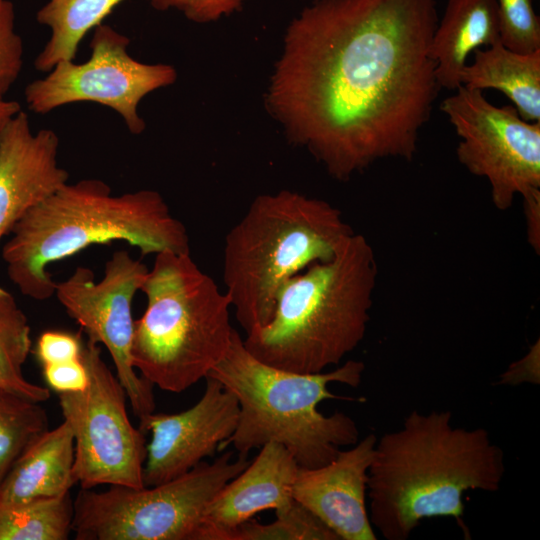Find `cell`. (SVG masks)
<instances>
[{"instance_id": "cell-1", "label": "cell", "mask_w": 540, "mask_h": 540, "mask_svg": "<svg viewBox=\"0 0 540 540\" xmlns=\"http://www.w3.org/2000/svg\"><path fill=\"white\" fill-rule=\"evenodd\" d=\"M438 20L437 0H314L286 29L267 109L336 180L411 161L441 89Z\"/></svg>"}, {"instance_id": "cell-2", "label": "cell", "mask_w": 540, "mask_h": 540, "mask_svg": "<svg viewBox=\"0 0 540 540\" xmlns=\"http://www.w3.org/2000/svg\"><path fill=\"white\" fill-rule=\"evenodd\" d=\"M503 450L484 428L452 425L450 411H411L377 440L368 472L369 519L387 540H406L421 520L452 517L461 527L468 490L496 492Z\"/></svg>"}, {"instance_id": "cell-3", "label": "cell", "mask_w": 540, "mask_h": 540, "mask_svg": "<svg viewBox=\"0 0 540 540\" xmlns=\"http://www.w3.org/2000/svg\"><path fill=\"white\" fill-rule=\"evenodd\" d=\"M2 248L9 279L25 296L49 299L48 266L89 246L124 241L142 255L190 253L184 224L151 189L113 195L100 179L66 183L27 212Z\"/></svg>"}, {"instance_id": "cell-4", "label": "cell", "mask_w": 540, "mask_h": 540, "mask_svg": "<svg viewBox=\"0 0 540 540\" xmlns=\"http://www.w3.org/2000/svg\"><path fill=\"white\" fill-rule=\"evenodd\" d=\"M378 266L362 234L353 233L327 261H317L288 279L273 314L246 334L245 348L258 360L299 373L338 366L363 340Z\"/></svg>"}, {"instance_id": "cell-5", "label": "cell", "mask_w": 540, "mask_h": 540, "mask_svg": "<svg viewBox=\"0 0 540 540\" xmlns=\"http://www.w3.org/2000/svg\"><path fill=\"white\" fill-rule=\"evenodd\" d=\"M365 365L347 360L328 372L299 373L268 365L254 357L235 330L225 357L208 376L232 392L239 404L237 426L219 450L230 445L246 456L263 445H283L302 468L332 461L341 447L353 446L359 430L348 415L326 416L318 405L341 399L328 386L337 382L358 387Z\"/></svg>"}, {"instance_id": "cell-6", "label": "cell", "mask_w": 540, "mask_h": 540, "mask_svg": "<svg viewBox=\"0 0 540 540\" xmlns=\"http://www.w3.org/2000/svg\"><path fill=\"white\" fill-rule=\"evenodd\" d=\"M353 233L325 200L290 190L257 196L227 233L223 250L225 293L246 334L270 320L288 279L330 260Z\"/></svg>"}, {"instance_id": "cell-7", "label": "cell", "mask_w": 540, "mask_h": 540, "mask_svg": "<svg viewBox=\"0 0 540 540\" xmlns=\"http://www.w3.org/2000/svg\"><path fill=\"white\" fill-rule=\"evenodd\" d=\"M140 291L147 304L134 321L133 366L152 386L181 393L228 352L235 331L230 299L190 253L156 254Z\"/></svg>"}, {"instance_id": "cell-8", "label": "cell", "mask_w": 540, "mask_h": 540, "mask_svg": "<svg viewBox=\"0 0 540 540\" xmlns=\"http://www.w3.org/2000/svg\"><path fill=\"white\" fill-rule=\"evenodd\" d=\"M227 451L170 481L142 488L82 489L73 501L77 540H196L218 492L250 463Z\"/></svg>"}, {"instance_id": "cell-9", "label": "cell", "mask_w": 540, "mask_h": 540, "mask_svg": "<svg viewBox=\"0 0 540 540\" xmlns=\"http://www.w3.org/2000/svg\"><path fill=\"white\" fill-rule=\"evenodd\" d=\"M82 360L86 389L58 394L59 405L74 437L73 474L82 489L99 485L144 487V432L132 425L126 392L102 357L99 344L87 340Z\"/></svg>"}, {"instance_id": "cell-10", "label": "cell", "mask_w": 540, "mask_h": 540, "mask_svg": "<svg viewBox=\"0 0 540 540\" xmlns=\"http://www.w3.org/2000/svg\"><path fill=\"white\" fill-rule=\"evenodd\" d=\"M455 91L440 109L460 138L457 158L488 180L494 207L506 211L516 196L540 189V122L523 120L513 105H493L481 90Z\"/></svg>"}, {"instance_id": "cell-11", "label": "cell", "mask_w": 540, "mask_h": 540, "mask_svg": "<svg viewBox=\"0 0 540 540\" xmlns=\"http://www.w3.org/2000/svg\"><path fill=\"white\" fill-rule=\"evenodd\" d=\"M130 40L109 25L94 28L91 54L84 63H57L47 76L29 83L24 91L29 109L38 114L77 102H95L111 108L132 134H141L145 122L138 105L149 93L174 84L175 68L146 64L128 53Z\"/></svg>"}, {"instance_id": "cell-12", "label": "cell", "mask_w": 540, "mask_h": 540, "mask_svg": "<svg viewBox=\"0 0 540 540\" xmlns=\"http://www.w3.org/2000/svg\"><path fill=\"white\" fill-rule=\"evenodd\" d=\"M148 270L128 251L119 250L105 263L99 282L91 269L79 266L66 280L56 283L54 293L88 340L108 350L116 376L139 420L155 409L153 386L138 376L131 356L135 321L132 304Z\"/></svg>"}, {"instance_id": "cell-13", "label": "cell", "mask_w": 540, "mask_h": 540, "mask_svg": "<svg viewBox=\"0 0 540 540\" xmlns=\"http://www.w3.org/2000/svg\"><path fill=\"white\" fill-rule=\"evenodd\" d=\"M202 397L175 414L150 413L140 419V429L151 433L143 468L145 486L170 481L215 454L234 432L239 404L232 392L207 376Z\"/></svg>"}, {"instance_id": "cell-14", "label": "cell", "mask_w": 540, "mask_h": 540, "mask_svg": "<svg viewBox=\"0 0 540 540\" xmlns=\"http://www.w3.org/2000/svg\"><path fill=\"white\" fill-rule=\"evenodd\" d=\"M377 438L369 434L340 450L329 463L300 467L293 499L319 518L339 540H376L366 506L368 472Z\"/></svg>"}, {"instance_id": "cell-15", "label": "cell", "mask_w": 540, "mask_h": 540, "mask_svg": "<svg viewBox=\"0 0 540 540\" xmlns=\"http://www.w3.org/2000/svg\"><path fill=\"white\" fill-rule=\"evenodd\" d=\"M58 148L57 134L50 129L34 133L22 110L0 128V241L27 212L68 183Z\"/></svg>"}, {"instance_id": "cell-16", "label": "cell", "mask_w": 540, "mask_h": 540, "mask_svg": "<svg viewBox=\"0 0 540 540\" xmlns=\"http://www.w3.org/2000/svg\"><path fill=\"white\" fill-rule=\"evenodd\" d=\"M299 468L283 445H263L255 459L208 505L196 540H230L232 533L257 513L289 507Z\"/></svg>"}, {"instance_id": "cell-17", "label": "cell", "mask_w": 540, "mask_h": 540, "mask_svg": "<svg viewBox=\"0 0 540 540\" xmlns=\"http://www.w3.org/2000/svg\"><path fill=\"white\" fill-rule=\"evenodd\" d=\"M74 437L63 421L47 430L18 457L0 485V504H16L70 494Z\"/></svg>"}, {"instance_id": "cell-18", "label": "cell", "mask_w": 540, "mask_h": 540, "mask_svg": "<svg viewBox=\"0 0 540 540\" xmlns=\"http://www.w3.org/2000/svg\"><path fill=\"white\" fill-rule=\"evenodd\" d=\"M500 40L496 0H448L433 34L430 54L441 88L456 90L468 56Z\"/></svg>"}, {"instance_id": "cell-19", "label": "cell", "mask_w": 540, "mask_h": 540, "mask_svg": "<svg viewBox=\"0 0 540 540\" xmlns=\"http://www.w3.org/2000/svg\"><path fill=\"white\" fill-rule=\"evenodd\" d=\"M473 54V63L461 72V85L481 91L497 89L514 103L523 120L540 122V49L518 53L498 40Z\"/></svg>"}, {"instance_id": "cell-20", "label": "cell", "mask_w": 540, "mask_h": 540, "mask_svg": "<svg viewBox=\"0 0 540 540\" xmlns=\"http://www.w3.org/2000/svg\"><path fill=\"white\" fill-rule=\"evenodd\" d=\"M125 0H48L36 14L50 37L34 60L35 69L49 72L57 63L74 60L82 38Z\"/></svg>"}, {"instance_id": "cell-21", "label": "cell", "mask_w": 540, "mask_h": 540, "mask_svg": "<svg viewBox=\"0 0 540 540\" xmlns=\"http://www.w3.org/2000/svg\"><path fill=\"white\" fill-rule=\"evenodd\" d=\"M31 346L27 316L14 296L0 286V388L42 403L50 397V390L30 382L23 373Z\"/></svg>"}, {"instance_id": "cell-22", "label": "cell", "mask_w": 540, "mask_h": 540, "mask_svg": "<svg viewBox=\"0 0 540 540\" xmlns=\"http://www.w3.org/2000/svg\"><path fill=\"white\" fill-rule=\"evenodd\" d=\"M70 494L16 504H0V540H66L72 532Z\"/></svg>"}, {"instance_id": "cell-23", "label": "cell", "mask_w": 540, "mask_h": 540, "mask_svg": "<svg viewBox=\"0 0 540 540\" xmlns=\"http://www.w3.org/2000/svg\"><path fill=\"white\" fill-rule=\"evenodd\" d=\"M47 430L40 402L0 388V485L18 457Z\"/></svg>"}, {"instance_id": "cell-24", "label": "cell", "mask_w": 540, "mask_h": 540, "mask_svg": "<svg viewBox=\"0 0 540 540\" xmlns=\"http://www.w3.org/2000/svg\"><path fill=\"white\" fill-rule=\"evenodd\" d=\"M276 519L261 524L252 519L241 524L230 540H339L319 518L295 500Z\"/></svg>"}, {"instance_id": "cell-25", "label": "cell", "mask_w": 540, "mask_h": 540, "mask_svg": "<svg viewBox=\"0 0 540 540\" xmlns=\"http://www.w3.org/2000/svg\"><path fill=\"white\" fill-rule=\"evenodd\" d=\"M502 44L518 53L540 49V18L532 0H496Z\"/></svg>"}, {"instance_id": "cell-26", "label": "cell", "mask_w": 540, "mask_h": 540, "mask_svg": "<svg viewBox=\"0 0 540 540\" xmlns=\"http://www.w3.org/2000/svg\"><path fill=\"white\" fill-rule=\"evenodd\" d=\"M23 42L15 31V11L9 0H0V95L5 96L20 75Z\"/></svg>"}, {"instance_id": "cell-27", "label": "cell", "mask_w": 540, "mask_h": 540, "mask_svg": "<svg viewBox=\"0 0 540 540\" xmlns=\"http://www.w3.org/2000/svg\"><path fill=\"white\" fill-rule=\"evenodd\" d=\"M156 10L175 9L195 23H210L238 11L248 0H147Z\"/></svg>"}, {"instance_id": "cell-28", "label": "cell", "mask_w": 540, "mask_h": 540, "mask_svg": "<svg viewBox=\"0 0 540 540\" xmlns=\"http://www.w3.org/2000/svg\"><path fill=\"white\" fill-rule=\"evenodd\" d=\"M83 344L78 334L49 330L38 337L34 353L43 366L80 358Z\"/></svg>"}, {"instance_id": "cell-29", "label": "cell", "mask_w": 540, "mask_h": 540, "mask_svg": "<svg viewBox=\"0 0 540 540\" xmlns=\"http://www.w3.org/2000/svg\"><path fill=\"white\" fill-rule=\"evenodd\" d=\"M42 372L48 387L57 394L81 392L89 381L82 357L43 365Z\"/></svg>"}, {"instance_id": "cell-30", "label": "cell", "mask_w": 540, "mask_h": 540, "mask_svg": "<svg viewBox=\"0 0 540 540\" xmlns=\"http://www.w3.org/2000/svg\"><path fill=\"white\" fill-rule=\"evenodd\" d=\"M539 341L535 343L529 352L520 360L511 364L500 376V384L518 385L521 382L539 384Z\"/></svg>"}, {"instance_id": "cell-31", "label": "cell", "mask_w": 540, "mask_h": 540, "mask_svg": "<svg viewBox=\"0 0 540 540\" xmlns=\"http://www.w3.org/2000/svg\"><path fill=\"white\" fill-rule=\"evenodd\" d=\"M527 240L534 251L540 252V189L523 197Z\"/></svg>"}, {"instance_id": "cell-32", "label": "cell", "mask_w": 540, "mask_h": 540, "mask_svg": "<svg viewBox=\"0 0 540 540\" xmlns=\"http://www.w3.org/2000/svg\"><path fill=\"white\" fill-rule=\"evenodd\" d=\"M19 111L21 107L18 102L6 100L0 95V128Z\"/></svg>"}]
</instances>
